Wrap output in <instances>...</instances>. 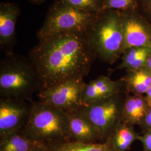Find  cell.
<instances>
[{"instance_id": "obj_6", "label": "cell", "mask_w": 151, "mask_h": 151, "mask_svg": "<svg viewBox=\"0 0 151 151\" xmlns=\"http://www.w3.org/2000/svg\"><path fill=\"white\" fill-rule=\"evenodd\" d=\"M120 95L103 99L81 108L103 142H106L121 122L124 100H122Z\"/></svg>"}, {"instance_id": "obj_18", "label": "cell", "mask_w": 151, "mask_h": 151, "mask_svg": "<svg viewBox=\"0 0 151 151\" xmlns=\"http://www.w3.org/2000/svg\"><path fill=\"white\" fill-rule=\"evenodd\" d=\"M68 5L83 11L101 13L103 10V0H59Z\"/></svg>"}, {"instance_id": "obj_17", "label": "cell", "mask_w": 151, "mask_h": 151, "mask_svg": "<svg viewBox=\"0 0 151 151\" xmlns=\"http://www.w3.org/2000/svg\"><path fill=\"white\" fill-rule=\"evenodd\" d=\"M38 145L19 130L0 138V151H33Z\"/></svg>"}, {"instance_id": "obj_2", "label": "cell", "mask_w": 151, "mask_h": 151, "mask_svg": "<svg viewBox=\"0 0 151 151\" xmlns=\"http://www.w3.org/2000/svg\"><path fill=\"white\" fill-rule=\"evenodd\" d=\"M42 90L40 78L30 60L20 55H6L0 65L1 98L32 101Z\"/></svg>"}, {"instance_id": "obj_26", "label": "cell", "mask_w": 151, "mask_h": 151, "mask_svg": "<svg viewBox=\"0 0 151 151\" xmlns=\"http://www.w3.org/2000/svg\"><path fill=\"white\" fill-rule=\"evenodd\" d=\"M30 1H32V2H35V3H41L42 2L44 1L45 0H29Z\"/></svg>"}, {"instance_id": "obj_10", "label": "cell", "mask_w": 151, "mask_h": 151, "mask_svg": "<svg viewBox=\"0 0 151 151\" xmlns=\"http://www.w3.org/2000/svg\"><path fill=\"white\" fill-rule=\"evenodd\" d=\"M20 7L16 3L1 2L0 5V45L6 55L14 53L16 44V25Z\"/></svg>"}, {"instance_id": "obj_5", "label": "cell", "mask_w": 151, "mask_h": 151, "mask_svg": "<svg viewBox=\"0 0 151 151\" xmlns=\"http://www.w3.org/2000/svg\"><path fill=\"white\" fill-rule=\"evenodd\" d=\"M100 14L81 10L57 0L38 30V39L63 32H87Z\"/></svg>"}, {"instance_id": "obj_15", "label": "cell", "mask_w": 151, "mask_h": 151, "mask_svg": "<svg viewBox=\"0 0 151 151\" xmlns=\"http://www.w3.org/2000/svg\"><path fill=\"white\" fill-rule=\"evenodd\" d=\"M39 145L44 151H115L108 141L96 143L63 141Z\"/></svg>"}, {"instance_id": "obj_7", "label": "cell", "mask_w": 151, "mask_h": 151, "mask_svg": "<svg viewBox=\"0 0 151 151\" xmlns=\"http://www.w3.org/2000/svg\"><path fill=\"white\" fill-rule=\"evenodd\" d=\"M83 79L62 82L38 93L39 101L68 112L85 106L82 103Z\"/></svg>"}, {"instance_id": "obj_24", "label": "cell", "mask_w": 151, "mask_h": 151, "mask_svg": "<svg viewBox=\"0 0 151 151\" xmlns=\"http://www.w3.org/2000/svg\"><path fill=\"white\" fill-rule=\"evenodd\" d=\"M146 67L147 68H148V70H151V46L150 48V53L148 57V59L146 62Z\"/></svg>"}, {"instance_id": "obj_25", "label": "cell", "mask_w": 151, "mask_h": 151, "mask_svg": "<svg viewBox=\"0 0 151 151\" xmlns=\"http://www.w3.org/2000/svg\"><path fill=\"white\" fill-rule=\"evenodd\" d=\"M33 151H44L43 149L41 147V146H40L39 144L38 145V146L35 148V149Z\"/></svg>"}, {"instance_id": "obj_19", "label": "cell", "mask_w": 151, "mask_h": 151, "mask_svg": "<svg viewBox=\"0 0 151 151\" xmlns=\"http://www.w3.org/2000/svg\"><path fill=\"white\" fill-rule=\"evenodd\" d=\"M137 0H103V10L128 11L137 9Z\"/></svg>"}, {"instance_id": "obj_12", "label": "cell", "mask_w": 151, "mask_h": 151, "mask_svg": "<svg viewBox=\"0 0 151 151\" xmlns=\"http://www.w3.org/2000/svg\"><path fill=\"white\" fill-rule=\"evenodd\" d=\"M67 114L70 141L96 143H103L96 130L81 108L66 112Z\"/></svg>"}, {"instance_id": "obj_20", "label": "cell", "mask_w": 151, "mask_h": 151, "mask_svg": "<svg viewBox=\"0 0 151 151\" xmlns=\"http://www.w3.org/2000/svg\"><path fill=\"white\" fill-rule=\"evenodd\" d=\"M137 10L151 25V0H137Z\"/></svg>"}, {"instance_id": "obj_3", "label": "cell", "mask_w": 151, "mask_h": 151, "mask_svg": "<svg viewBox=\"0 0 151 151\" xmlns=\"http://www.w3.org/2000/svg\"><path fill=\"white\" fill-rule=\"evenodd\" d=\"M87 35L96 58L112 65L122 55L123 32L120 11L108 10L101 12Z\"/></svg>"}, {"instance_id": "obj_14", "label": "cell", "mask_w": 151, "mask_h": 151, "mask_svg": "<svg viewBox=\"0 0 151 151\" xmlns=\"http://www.w3.org/2000/svg\"><path fill=\"white\" fill-rule=\"evenodd\" d=\"M126 71L125 75L121 78L125 91L133 95L146 94L151 86V70L145 67L137 70Z\"/></svg>"}, {"instance_id": "obj_22", "label": "cell", "mask_w": 151, "mask_h": 151, "mask_svg": "<svg viewBox=\"0 0 151 151\" xmlns=\"http://www.w3.org/2000/svg\"><path fill=\"white\" fill-rule=\"evenodd\" d=\"M140 125L144 132L151 130V106L149 108Z\"/></svg>"}, {"instance_id": "obj_16", "label": "cell", "mask_w": 151, "mask_h": 151, "mask_svg": "<svg viewBox=\"0 0 151 151\" xmlns=\"http://www.w3.org/2000/svg\"><path fill=\"white\" fill-rule=\"evenodd\" d=\"M139 135L132 126L120 122L108 141L115 151H128L136 140H139Z\"/></svg>"}, {"instance_id": "obj_9", "label": "cell", "mask_w": 151, "mask_h": 151, "mask_svg": "<svg viewBox=\"0 0 151 151\" xmlns=\"http://www.w3.org/2000/svg\"><path fill=\"white\" fill-rule=\"evenodd\" d=\"M32 102L29 104L26 101L1 98L0 138L24 128L30 116Z\"/></svg>"}, {"instance_id": "obj_11", "label": "cell", "mask_w": 151, "mask_h": 151, "mask_svg": "<svg viewBox=\"0 0 151 151\" xmlns=\"http://www.w3.org/2000/svg\"><path fill=\"white\" fill-rule=\"evenodd\" d=\"M124 82L111 80L105 76H100L97 78L86 83L82 94V103L84 106L105 98L125 92Z\"/></svg>"}, {"instance_id": "obj_1", "label": "cell", "mask_w": 151, "mask_h": 151, "mask_svg": "<svg viewBox=\"0 0 151 151\" xmlns=\"http://www.w3.org/2000/svg\"><path fill=\"white\" fill-rule=\"evenodd\" d=\"M29 55L42 90L83 79L96 58L86 32H63L39 39Z\"/></svg>"}, {"instance_id": "obj_21", "label": "cell", "mask_w": 151, "mask_h": 151, "mask_svg": "<svg viewBox=\"0 0 151 151\" xmlns=\"http://www.w3.org/2000/svg\"><path fill=\"white\" fill-rule=\"evenodd\" d=\"M139 140L142 142L143 151H151V130L145 132L143 135H140Z\"/></svg>"}, {"instance_id": "obj_23", "label": "cell", "mask_w": 151, "mask_h": 151, "mask_svg": "<svg viewBox=\"0 0 151 151\" xmlns=\"http://www.w3.org/2000/svg\"><path fill=\"white\" fill-rule=\"evenodd\" d=\"M145 97H146V99L149 104L150 106H151V86L146 92Z\"/></svg>"}, {"instance_id": "obj_8", "label": "cell", "mask_w": 151, "mask_h": 151, "mask_svg": "<svg viewBox=\"0 0 151 151\" xmlns=\"http://www.w3.org/2000/svg\"><path fill=\"white\" fill-rule=\"evenodd\" d=\"M120 12L123 32L122 55L128 49L151 46V25L138 10Z\"/></svg>"}, {"instance_id": "obj_4", "label": "cell", "mask_w": 151, "mask_h": 151, "mask_svg": "<svg viewBox=\"0 0 151 151\" xmlns=\"http://www.w3.org/2000/svg\"><path fill=\"white\" fill-rule=\"evenodd\" d=\"M25 134L38 144L70 141L67 114L40 101H32Z\"/></svg>"}, {"instance_id": "obj_13", "label": "cell", "mask_w": 151, "mask_h": 151, "mask_svg": "<svg viewBox=\"0 0 151 151\" xmlns=\"http://www.w3.org/2000/svg\"><path fill=\"white\" fill-rule=\"evenodd\" d=\"M150 107L143 95H127L123 100L121 122L132 127L140 125Z\"/></svg>"}]
</instances>
